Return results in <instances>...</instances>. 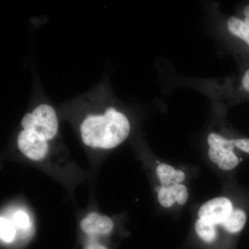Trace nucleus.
I'll return each instance as SVG.
<instances>
[{
  "instance_id": "nucleus-14",
  "label": "nucleus",
  "mask_w": 249,
  "mask_h": 249,
  "mask_svg": "<svg viewBox=\"0 0 249 249\" xmlns=\"http://www.w3.org/2000/svg\"><path fill=\"white\" fill-rule=\"evenodd\" d=\"M235 147L249 154V139H235Z\"/></svg>"
},
{
  "instance_id": "nucleus-16",
  "label": "nucleus",
  "mask_w": 249,
  "mask_h": 249,
  "mask_svg": "<svg viewBox=\"0 0 249 249\" xmlns=\"http://www.w3.org/2000/svg\"><path fill=\"white\" fill-rule=\"evenodd\" d=\"M242 83L244 89L249 93V69L245 71V74L242 77Z\"/></svg>"
},
{
  "instance_id": "nucleus-8",
  "label": "nucleus",
  "mask_w": 249,
  "mask_h": 249,
  "mask_svg": "<svg viewBox=\"0 0 249 249\" xmlns=\"http://www.w3.org/2000/svg\"><path fill=\"white\" fill-rule=\"evenodd\" d=\"M157 173L162 187L178 184L182 182L186 178V175L183 171L175 169L173 167L165 163H161L158 165Z\"/></svg>"
},
{
  "instance_id": "nucleus-10",
  "label": "nucleus",
  "mask_w": 249,
  "mask_h": 249,
  "mask_svg": "<svg viewBox=\"0 0 249 249\" xmlns=\"http://www.w3.org/2000/svg\"><path fill=\"white\" fill-rule=\"evenodd\" d=\"M246 220V214L245 213L240 210L232 211L229 217L227 218L222 226L228 232L231 233H235L240 232L245 227Z\"/></svg>"
},
{
  "instance_id": "nucleus-3",
  "label": "nucleus",
  "mask_w": 249,
  "mask_h": 249,
  "mask_svg": "<svg viewBox=\"0 0 249 249\" xmlns=\"http://www.w3.org/2000/svg\"><path fill=\"white\" fill-rule=\"evenodd\" d=\"M208 143L210 160L217 163L221 169L230 170L238 165V158L232 151L235 146V139L230 140L212 132L208 137Z\"/></svg>"
},
{
  "instance_id": "nucleus-5",
  "label": "nucleus",
  "mask_w": 249,
  "mask_h": 249,
  "mask_svg": "<svg viewBox=\"0 0 249 249\" xmlns=\"http://www.w3.org/2000/svg\"><path fill=\"white\" fill-rule=\"evenodd\" d=\"M232 211L231 202L226 197H217L203 204L199 209V219L213 225L222 224Z\"/></svg>"
},
{
  "instance_id": "nucleus-4",
  "label": "nucleus",
  "mask_w": 249,
  "mask_h": 249,
  "mask_svg": "<svg viewBox=\"0 0 249 249\" xmlns=\"http://www.w3.org/2000/svg\"><path fill=\"white\" fill-rule=\"evenodd\" d=\"M18 146L23 155L33 160L45 158L48 152V142L36 132L23 130L18 137Z\"/></svg>"
},
{
  "instance_id": "nucleus-12",
  "label": "nucleus",
  "mask_w": 249,
  "mask_h": 249,
  "mask_svg": "<svg viewBox=\"0 0 249 249\" xmlns=\"http://www.w3.org/2000/svg\"><path fill=\"white\" fill-rule=\"evenodd\" d=\"M16 235V229L14 222L1 217L0 219V237L6 244L12 243Z\"/></svg>"
},
{
  "instance_id": "nucleus-17",
  "label": "nucleus",
  "mask_w": 249,
  "mask_h": 249,
  "mask_svg": "<svg viewBox=\"0 0 249 249\" xmlns=\"http://www.w3.org/2000/svg\"><path fill=\"white\" fill-rule=\"evenodd\" d=\"M244 18L243 21L246 24H248L249 26V4L243 10Z\"/></svg>"
},
{
  "instance_id": "nucleus-2",
  "label": "nucleus",
  "mask_w": 249,
  "mask_h": 249,
  "mask_svg": "<svg viewBox=\"0 0 249 249\" xmlns=\"http://www.w3.org/2000/svg\"><path fill=\"white\" fill-rule=\"evenodd\" d=\"M21 125L24 130L36 132L48 142L58 132V116L52 106L41 104L22 118Z\"/></svg>"
},
{
  "instance_id": "nucleus-6",
  "label": "nucleus",
  "mask_w": 249,
  "mask_h": 249,
  "mask_svg": "<svg viewBox=\"0 0 249 249\" xmlns=\"http://www.w3.org/2000/svg\"><path fill=\"white\" fill-rule=\"evenodd\" d=\"M80 227L89 235H107L112 230L114 223L110 218L92 213L82 221Z\"/></svg>"
},
{
  "instance_id": "nucleus-7",
  "label": "nucleus",
  "mask_w": 249,
  "mask_h": 249,
  "mask_svg": "<svg viewBox=\"0 0 249 249\" xmlns=\"http://www.w3.org/2000/svg\"><path fill=\"white\" fill-rule=\"evenodd\" d=\"M188 198V190L181 183L168 187L161 186L159 190V202L165 208L171 207L175 202L180 205L184 204Z\"/></svg>"
},
{
  "instance_id": "nucleus-1",
  "label": "nucleus",
  "mask_w": 249,
  "mask_h": 249,
  "mask_svg": "<svg viewBox=\"0 0 249 249\" xmlns=\"http://www.w3.org/2000/svg\"><path fill=\"white\" fill-rule=\"evenodd\" d=\"M130 124L127 116L114 107H109L103 114L89 115L80 124L83 142L93 148H114L127 138Z\"/></svg>"
},
{
  "instance_id": "nucleus-13",
  "label": "nucleus",
  "mask_w": 249,
  "mask_h": 249,
  "mask_svg": "<svg viewBox=\"0 0 249 249\" xmlns=\"http://www.w3.org/2000/svg\"><path fill=\"white\" fill-rule=\"evenodd\" d=\"M13 222L19 229L25 230L31 227L30 218L24 211H18L14 214Z\"/></svg>"
},
{
  "instance_id": "nucleus-9",
  "label": "nucleus",
  "mask_w": 249,
  "mask_h": 249,
  "mask_svg": "<svg viewBox=\"0 0 249 249\" xmlns=\"http://www.w3.org/2000/svg\"><path fill=\"white\" fill-rule=\"evenodd\" d=\"M227 27L232 34L243 40L249 47V26L243 20L236 17H231L228 19Z\"/></svg>"
},
{
  "instance_id": "nucleus-15",
  "label": "nucleus",
  "mask_w": 249,
  "mask_h": 249,
  "mask_svg": "<svg viewBox=\"0 0 249 249\" xmlns=\"http://www.w3.org/2000/svg\"><path fill=\"white\" fill-rule=\"evenodd\" d=\"M85 249H107L104 246L98 243L95 240L91 238L85 246Z\"/></svg>"
},
{
  "instance_id": "nucleus-11",
  "label": "nucleus",
  "mask_w": 249,
  "mask_h": 249,
  "mask_svg": "<svg viewBox=\"0 0 249 249\" xmlns=\"http://www.w3.org/2000/svg\"><path fill=\"white\" fill-rule=\"evenodd\" d=\"M196 231L197 235L206 244L213 243L217 238V232L214 225L200 219L196 222Z\"/></svg>"
}]
</instances>
